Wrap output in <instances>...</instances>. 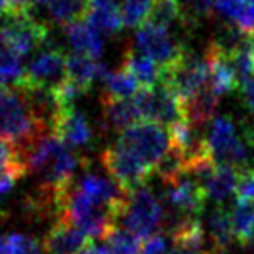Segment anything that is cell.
<instances>
[{
	"label": "cell",
	"instance_id": "8fae6325",
	"mask_svg": "<svg viewBox=\"0 0 254 254\" xmlns=\"http://www.w3.org/2000/svg\"><path fill=\"white\" fill-rule=\"evenodd\" d=\"M92 244V239L80 228L56 219L42 240L46 254H78Z\"/></svg>",
	"mask_w": 254,
	"mask_h": 254
},
{
	"label": "cell",
	"instance_id": "e0dca14e",
	"mask_svg": "<svg viewBox=\"0 0 254 254\" xmlns=\"http://www.w3.org/2000/svg\"><path fill=\"white\" fill-rule=\"evenodd\" d=\"M181 103H183L185 119L190 124H193L195 127H202L205 122H209L214 117L219 103V96L207 85V87H204L200 92H197L191 98L181 99Z\"/></svg>",
	"mask_w": 254,
	"mask_h": 254
},
{
	"label": "cell",
	"instance_id": "484cf974",
	"mask_svg": "<svg viewBox=\"0 0 254 254\" xmlns=\"http://www.w3.org/2000/svg\"><path fill=\"white\" fill-rule=\"evenodd\" d=\"M139 82L126 68H120L106 75V94L117 99H132L141 91Z\"/></svg>",
	"mask_w": 254,
	"mask_h": 254
},
{
	"label": "cell",
	"instance_id": "5b68a950",
	"mask_svg": "<svg viewBox=\"0 0 254 254\" xmlns=\"http://www.w3.org/2000/svg\"><path fill=\"white\" fill-rule=\"evenodd\" d=\"M120 219L127 232L134 233L141 240H146L155 235V230L162 226L164 205L157 200L152 190L145 185L129 193V200Z\"/></svg>",
	"mask_w": 254,
	"mask_h": 254
},
{
	"label": "cell",
	"instance_id": "74e56055",
	"mask_svg": "<svg viewBox=\"0 0 254 254\" xmlns=\"http://www.w3.org/2000/svg\"><path fill=\"white\" fill-rule=\"evenodd\" d=\"M54 0H33V5H40V4H51Z\"/></svg>",
	"mask_w": 254,
	"mask_h": 254
},
{
	"label": "cell",
	"instance_id": "1f68e13d",
	"mask_svg": "<svg viewBox=\"0 0 254 254\" xmlns=\"http://www.w3.org/2000/svg\"><path fill=\"white\" fill-rule=\"evenodd\" d=\"M28 173L26 166L23 164H16V166H9L0 169V197H4L5 193L12 190V187L16 185V181L21 180L25 174Z\"/></svg>",
	"mask_w": 254,
	"mask_h": 254
},
{
	"label": "cell",
	"instance_id": "d4e9b609",
	"mask_svg": "<svg viewBox=\"0 0 254 254\" xmlns=\"http://www.w3.org/2000/svg\"><path fill=\"white\" fill-rule=\"evenodd\" d=\"M103 242V247H99L103 254H138L143 240L126 228L113 226Z\"/></svg>",
	"mask_w": 254,
	"mask_h": 254
},
{
	"label": "cell",
	"instance_id": "8d00e7d4",
	"mask_svg": "<svg viewBox=\"0 0 254 254\" xmlns=\"http://www.w3.org/2000/svg\"><path fill=\"white\" fill-rule=\"evenodd\" d=\"M78 254H103V253H101V249H99V247H96V246H92V244H91V246L85 247V249L80 251Z\"/></svg>",
	"mask_w": 254,
	"mask_h": 254
},
{
	"label": "cell",
	"instance_id": "8992f818",
	"mask_svg": "<svg viewBox=\"0 0 254 254\" xmlns=\"http://www.w3.org/2000/svg\"><path fill=\"white\" fill-rule=\"evenodd\" d=\"M101 162L110 178L127 193H132L138 188L145 187L152 173H155L152 167L146 166L141 159H138L134 153L126 150L119 143L108 146L103 152Z\"/></svg>",
	"mask_w": 254,
	"mask_h": 254
},
{
	"label": "cell",
	"instance_id": "f35d334b",
	"mask_svg": "<svg viewBox=\"0 0 254 254\" xmlns=\"http://www.w3.org/2000/svg\"><path fill=\"white\" fill-rule=\"evenodd\" d=\"M5 5H7V0H0V12L4 11Z\"/></svg>",
	"mask_w": 254,
	"mask_h": 254
},
{
	"label": "cell",
	"instance_id": "52a82bcc",
	"mask_svg": "<svg viewBox=\"0 0 254 254\" xmlns=\"http://www.w3.org/2000/svg\"><path fill=\"white\" fill-rule=\"evenodd\" d=\"M134 99L143 120L159 124L164 129H169L185 119L181 98L162 82L152 89H141Z\"/></svg>",
	"mask_w": 254,
	"mask_h": 254
},
{
	"label": "cell",
	"instance_id": "d590c367",
	"mask_svg": "<svg viewBox=\"0 0 254 254\" xmlns=\"http://www.w3.org/2000/svg\"><path fill=\"white\" fill-rule=\"evenodd\" d=\"M7 5H12V7H32L33 0H7Z\"/></svg>",
	"mask_w": 254,
	"mask_h": 254
},
{
	"label": "cell",
	"instance_id": "44dd1931",
	"mask_svg": "<svg viewBox=\"0 0 254 254\" xmlns=\"http://www.w3.org/2000/svg\"><path fill=\"white\" fill-rule=\"evenodd\" d=\"M205 139H207V145L212 157L218 162L232 148V145L239 139V136H237V129L232 120L226 119V117H216L211 122V127H209L207 138Z\"/></svg>",
	"mask_w": 254,
	"mask_h": 254
},
{
	"label": "cell",
	"instance_id": "d6a6232c",
	"mask_svg": "<svg viewBox=\"0 0 254 254\" xmlns=\"http://www.w3.org/2000/svg\"><path fill=\"white\" fill-rule=\"evenodd\" d=\"M204 240H191V239H180L173 240V249L169 254H207L202 251Z\"/></svg>",
	"mask_w": 254,
	"mask_h": 254
},
{
	"label": "cell",
	"instance_id": "f1b7e54d",
	"mask_svg": "<svg viewBox=\"0 0 254 254\" xmlns=\"http://www.w3.org/2000/svg\"><path fill=\"white\" fill-rule=\"evenodd\" d=\"M21 58L5 46H0V85H16L23 80Z\"/></svg>",
	"mask_w": 254,
	"mask_h": 254
},
{
	"label": "cell",
	"instance_id": "9a60e30c",
	"mask_svg": "<svg viewBox=\"0 0 254 254\" xmlns=\"http://www.w3.org/2000/svg\"><path fill=\"white\" fill-rule=\"evenodd\" d=\"M103 117H105V122L119 132H124L136 124L143 122V115L134 98L117 99L105 94L103 96Z\"/></svg>",
	"mask_w": 254,
	"mask_h": 254
},
{
	"label": "cell",
	"instance_id": "6da1fadb",
	"mask_svg": "<svg viewBox=\"0 0 254 254\" xmlns=\"http://www.w3.org/2000/svg\"><path fill=\"white\" fill-rule=\"evenodd\" d=\"M23 157L28 171H33L39 176L42 191L51 197L56 198L73 181L77 157L70 146L58 139L53 132L40 134L25 150Z\"/></svg>",
	"mask_w": 254,
	"mask_h": 254
},
{
	"label": "cell",
	"instance_id": "7402d4cb",
	"mask_svg": "<svg viewBox=\"0 0 254 254\" xmlns=\"http://www.w3.org/2000/svg\"><path fill=\"white\" fill-rule=\"evenodd\" d=\"M91 0H54L49 4V18L60 26H70L87 18Z\"/></svg>",
	"mask_w": 254,
	"mask_h": 254
},
{
	"label": "cell",
	"instance_id": "4316f807",
	"mask_svg": "<svg viewBox=\"0 0 254 254\" xmlns=\"http://www.w3.org/2000/svg\"><path fill=\"white\" fill-rule=\"evenodd\" d=\"M233 235L242 246H247L254 240V204L237 202L232 212Z\"/></svg>",
	"mask_w": 254,
	"mask_h": 254
},
{
	"label": "cell",
	"instance_id": "4dcf8cb0",
	"mask_svg": "<svg viewBox=\"0 0 254 254\" xmlns=\"http://www.w3.org/2000/svg\"><path fill=\"white\" fill-rule=\"evenodd\" d=\"M214 7L237 26L249 11V0H214Z\"/></svg>",
	"mask_w": 254,
	"mask_h": 254
},
{
	"label": "cell",
	"instance_id": "83f0119b",
	"mask_svg": "<svg viewBox=\"0 0 254 254\" xmlns=\"http://www.w3.org/2000/svg\"><path fill=\"white\" fill-rule=\"evenodd\" d=\"M181 18H183L181 0H153L146 23L169 30V26Z\"/></svg>",
	"mask_w": 254,
	"mask_h": 254
},
{
	"label": "cell",
	"instance_id": "3957f363",
	"mask_svg": "<svg viewBox=\"0 0 254 254\" xmlns=\"http://www.w3.org/2000/svg\"><path fill=\"white\" fill-rule=\"evenodd\" d=\"M49 28L33 16L32 7L5 5L0 12V46H5L19 58L39 47H46Z\"/></svg>",
	"mask_w": 254,
	"mask_h": 254
},
{
	"label": "cell",
	"instance_id": "4fadbf2b",
	"mask_svg": "<svg viewBox=\"0 0 254 254\" xmlns=\"http://www.w3.org/2000/svg\"><path fill=\"white\" fill-rule=\"evenodd\" d=\"M164 200H166V207L176 209L183 214L197 218V214H200L204 209V202L207 200V197L188 174H183L176 181L167 185Z\"/></svg>",
	"mask_w": 254,
	"mask_h": 254
},
{
	"label": "cell",
	"instance_id": "5bb4252c",
	"mask_svg": "<svg viewBox=\"0 0 254 254\" xmlns=\"http://www.w3.org/2000/svg\"><path fill=\"white\" fill-rule=\"evenodd\" d=\"M205 61L209 66V87L218 96L226 94L239 85L235 70H233L228 56L214 42L205 51Z\"/></svg>",
	"mask_w": 254,
	"mask_h": 254
},
{
	"label": "cell",
	"instance_id": "836d02e7",
	"mask_svg": "<svg viewBox=\"0 0 254 254\" xmlns=\"http://www.w3.org/2000/svg\"><path fill=\"white\" fill-rule=\"evenodd\" d=\"M138 254H169L167 253V240L162 235L155 233L150 239L143 240Z\"/></svg>",
	"mask_w": 254,
	"mask_h": 254
},
{
	"label": "cell",
	"instance_id": "7a4b0ae2",
	"mask_svg": "<svg viewBox=\"0 0 254 254\" xmlns=\"http://www.w3.org/2000/svg\"><path fill=\"white\" fill-rule=\"evenodd\" d=\"M47 129L33 117L16 85H0V138L11 141L23 157V152Z\"/></svg>",
	"mask_w": 254,
	"mask_h": 254
},
{
	"label": "cell",
	"instance_id": "ba28073f",
	"mask_svg": "<svg viewBox=\"0 0 254 254\" xmlns=\"http://www.w3.org/2000/svg\"><path fill=\"white\" fill-rule=\"evenodd\" d=\"M162 82L173 89L181 99H188L209 85L207 61L193 56L187 51L173 64L162 68Z\"/></svg>",
	"mask_w": 254,
	"mask_h": 254
},
{
	"label": "cell",
	"instance_id": "7c38bea8",
	"mask_svg": "<svg viewBox=\"0 0 254 254\" xmlns=\"http://www.w3.org/2000/svg\"><path fill=\"white\" fill-rule=\"evenodd\" d=\"M51 132L70 148L89 145L92 139V129L87 119L75 108H61L51 124Z\"/></svg>",
	"mask_w": 254,
	"mask_h": 254
},
{
	"label": "cell",
	"instance_id": "277c9868",
	"mask_svg": "<svg viewBox=\"0 0 254 254\" xmlns=\"http://www.w3.org/2000/svg\"><path fill=\"white\" fill-rule=\"evenodd\" d=\"M117 143L131 153H134L153 171H157V166L171 146L169 132H166L162 126L148 122V120H143V122L132 126L131 129L120 132Z\"/></svg>",
	"mask_w": 254,
	"mask_h": 254
},
{
	"label": "cell",
	"instance_id": "2e32d148",
	"mask_svg": "<svg viewBox=\"0 0 254 254\" xmlns=\"http://www.w3.org/2000/svg\"><path fill=\"white\" fill-rule=\"evenodd\" d=\"M66 37L75 54L98 60L103 53V39L99 32L89 21H77L66 26Z\"/></svg>",
	"mask_w": 254,
	"mask_h": 254
},
{
	"label": "cell",
	"instance_id": "f546056e",
	"mask_svg": "<svg viewBox=\"0 0 254 254\" xmlns=\"http://www.w3.org/2000/svg\"><path fill=\"white\" fill-rule=\"evenodd\" d=\"M153 0H122L120 12H122L124 26L127 28H139L148 21L150 9Z\"/></svg>",
	"mask_w": 254,
	"mask_h": 254
},
{
	"label": "cell",
	"instance_id": "603a6c76",
	"mask_svg": "<svg viewBox=\"0 0 254 254\" xmlns=\"http://www.w3.org/2000/svg\"><path fill=\"white\" fill-rule=\"evenodd\" d=\"M239 173L240 171L233 169V167L218 166L214 174H212L211 180L207 181V185H205V188H204L205 197L214 202H223L232 193H235L237 181H239Z\"/></svg>",
	"mask_w": 254,
	"mask_h": 254
},
{
	"label": "cell",
	"instance_id": "e575fe53",
	"mask_svg": "<svg viewBox=\"0 0 254 254\" xmlns=\"http://www.w3.org/2000/svg\"><path fill=\"white\" fill-rule=\"evenodd\" d=\"M240 91H242V96H244V99H246V105L249 106L251 112L254 113V78L244 82V84L240 85Z\"/></svg>",
	"mask_w": 254,
	"mask_h": 254
},
{
	"label": "cell",
	"instance_id": "cb8c5ba5",
	"mask_svg": "<svg viewBox=\"0 0 254 254\" xmlns=\"http://www.w3.org/2000/svg\"><path fill=\"white\" fill-rule=\"evenodd\" d=\"M207 230L218 253L228 249L232 240L235 239L232 225V212H228L223 207L216 209L207 219Z\"/></svg>",
	"mask_w": 254,
	"mask_h": 254
},
{
	"label": "cell",
	"instance_id": "ab89813d",
	"mask_svg": "<svg viewBox=\"0 0 254 254\" xmlns=\"http://www.w3.org/2000/svg\"><path fill=\"white\" fill-rule=\"evenodd\" d=\"M207 254H219V253H218V251H216V253H214V251H212V253H207Z\"/></svg>",
	"mask_w": 254,
	"mask_h": 254
},
{
	"label": "cell",
	"instance_id": "30bf717a",
	"mask_svg": "<svg viewBox=\"0 0 254 254\" xmlns=\"http://www.w3.org/2000/svg\"><path fill=\"white\" fill-rule=\"evenodd\" d=\"M66 58L61 49L46 46L25 68V80L30 84L54 89L66 78Z\"/></svg>",
	"mask_w": 254,
	"mask_h": 254
},
{
	"label": "cell",
	"instance_id": "ac0fdd59",
	"mask_svg": "<svg viewBox=\"0 0 254 254\" xmlns=\"http://www.w3.org/2000/svg\"><path fill=\"white\" fill-rule=\"evenodd\" d=\"M122 68H126L143 89H152L162 80V68L150 58L143 56L138 51H127L124 54Z\"/></svg>",
	"mask_w": 254,
	"mask_h": 254
},
{
	"label": "cell",
	"instance_id": "ffe728a7",
	"mask_svg": "<svg viewBox=\"0 0 254 254\" xmlns=\"http://www.w3.org/2000/svg\"><path fill=\"white\" fill-rule=\"evenodd\" d=\"M105 64L80 54H70L66 58V78L77 82L78 85L89 89L98 78L106 77Z\"/></svg>",
	"mask_w": 254,
	"mask_h": 254
},
{
	"label": "cell",
	"instance_id": "d6986e66",
	"mask_svg": "<svg viewBox=\"0 0 254 254\" xmlns=\"http://www.w3.org/2000/svg\"><path fill=\"white\" fill-rule=\"evenodd\" d=\"M85 21L91 23L98 32H120L124 26L120 4H117L115 0H91V7H89Z\"/></svg>",
	"mask_w": 254,
	"mask_h": 254
},
{
	"label": "cell",
	"instance_id": "9c48e42d",
	"mask_svg": "<svg viewBox=\"0 0 254 254\" xmlns=\"http://www.w3.org/2000/svg\"><path fill=\"white\" fill-rule=\"evenodd\" d=\"M136 47H138V53L153 60L160 68L173 64L187 53V49L171 35L169 30L160 28L152 23H145L138 28Z\"/></svg>",
	"mask_w": 254,
	"mask_h": 254
}]
</instances>
